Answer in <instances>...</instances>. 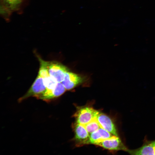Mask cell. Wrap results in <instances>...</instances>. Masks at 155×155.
Here are the masks:
<instances>
[{
	"mask_svg": "<svg viewBox=\"0 0 155 155\" xmlns=\"http://www.w3.org/2000/svg\"><path fill=\"white\" fill-rule=\"evenodd\" d=\"M26 0H0V13L2 17L8 22L14 12L21 13Z\"/></svg>",
	"mask_w": 155,
	"mask_h": 155,
	"instance_id": "cell-1",
	"label": "cell"
},
{
	"mask_svg": "<svg viewBox=\"0 0 155 155\" xmlns=\"http://www.w3.org/2000/svg\"><path fill=\"white\" fill-rule=\"evenodd\" d=\"M47 89L44 80L41 76L38 73L35 81L27 92L23 96L20 98L18 100L21 102L28 98L33 96L37 99H40Z\"/></svg>",
	"mask_w": 155,
	"mask_h": 155,
	"instance_id": "cell-2",
	"label": "cell"
},
{
	"mask_svg": "<svg viewBox=\"0 0 155 155\" xmlns=\"http://www.w3.org/2000/svg\"><path fill=\"white\" fill-rule=\"evenodd\" d=\"M99 112L91 107H80L74 115L76 123L84 125L96 118Z\"/></svg>",
	"mask_w": 155,
	"mask_h": 155,
	"instance_id": "cell-3",
	"label": "cell"
},
{
	"mask_svg": "<svg viewBox=\"0 0 155 155\" xmlns=\"http://www.w3.org/2000/svg\"><path fill=\"white\" fill-rule=\"evenodd\" d=\"M47 67L51 77L57 82H61L63 81L65 73L68 71L65 66L55 61H47Z\"/></svg>",
	"mask_w": 155,
	"mask_h": 155,
	"instance_id": "cell-4",
	"label": "cell"
},
{
	"mask_svg": "<svg viewBox=\"0 0 155 155\" xmlns=\"http://www.w3.org/2000/svg\"><path fill=\"white\" fill-rule=\"evenodd\" d=\"M95 145L110 150L125 151L127 149L119 137L115 135L98 142Z\"/></svg>",
	"mask_w": 155,
	"mask_h": 155,
	"instance_id": "cell-5",
	"label": "cell"
},
{
	"mask_svg": "<svg viewBox=\"0 0 155 155\" xmlns=\"http://www.w3.org/2000/svg\"><path fill=\"white\" fill-rule=\"evenodd\" d=\"M74 130V140L77 146H80L89 144L90 133L84 125L76 123Z\"/></svg>",
	"mask_w": 155,
	"mask_h": 155,
	"instance_id": "cell-6",
	"label": "cell"
},
{
	"mask_svg": "<svg viewBox=\"0 0 155 155\" xmlns=\"http://www.w3.org/2000/svg\"><path fill=\"white\" fill-rule=\"evenodd\" d=\"M38 56L40 63L38 74L43 78L47 89H53L55 87L57 82L51 77L49 73L47 67V61L43 60L39 56Z\"/></svg>",
	"mask_w": 155,
	"mask_h": 155,
	"instance_id": "cell-7",
	"label": "cell"
},
{
	"mask_svg": "<svg viewBox=\"0 0 155 155\" xmlns=\"http://www.w3.org/2000/svg\"><path fill=\"white\" fill-rule=\"evenodd\" d=\"M101 127L112 135L118 136V135L115 125L112 120L108 116L99 112L96 117Z\"/></svg>",
	"mask_w": 155,
	"mask_h": 155,
	"instance_id": "cell-8",
	"label": "cell"
},
{
	"mask_svg": "<svg viewBox=\"0 0 155 155\" xmlns=\"http://www.w3.org/2000/svg\"><path fill=\"white\" fill-rule=\"evenodd\" d=\"M125 151L131 155H155V140L147 142L139 148L133 150L127 149Z\"/></svg>",
	"mask_w": 155,
	"mask_h": 155,
	"instance_id": "cell-9",
	"label": "cell"
},
{
	"mask_svg": "<svg viewBox=\"0 0 155 155\" xmlns=\"http://www.w3.org/2000/svg\"><path fill=\"white\" fill-rule=\"evenodd\" d=\"M82 78L75 73L67 71L61 82L66 90L72 89L83 82Z\"/></svg>",
	"mask_w": 155,
	"mask_h": 155,
	"instance_id": "cell-10",
	"label": "cell"
},
{
	"mask_svg": "<svg viewBox=\"0 0 155 155\" xmlns=\"http://www.w3.org/2000/svg\"><path fill=\"white\" fill-rule=\"evenodd\" d=\"M66 89L61 82H57L55 87L51 90L46 89L40 99L46 102L50 101L53 99L62 95Z\"/></svg>",
	"mask_w": 155,
	"mask_h": 155,
	"instance_id": "cell-11",
	"label": "cell"
},
{
	"mask_svg": "<svg viewBox=\"0 0 155 155\" xmlns=\"http://www.w3.org/2000/svg\"><path fill=\"white\" fill-rule=\"evenodd\" d=\"M114 135L100 127L97 130L90 133L89 144L95 145L98 142L111 138Z\"/></svg>",
	"mask_w": 155,
	"mask_h": 155,
	"instance_id": "cell-12",
	"label": "cell"
},
{
	"mask_svg": "<svg viewBox=\"0 0 155 155\" xmlns=\"http://www.w3.org/2000/svg\"><path fill=\"white\" fill-rule=\"evenodd\" d=\"M84 126L89 133L97 130L101 127L96 118L85 125Z\"/></svg>",
	"mask_w": 155,
	"mask_h": 155,
	"instance_id": "cell-13",
	"label": "cell"
}]
</instances>
